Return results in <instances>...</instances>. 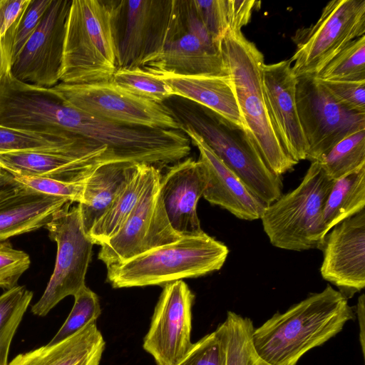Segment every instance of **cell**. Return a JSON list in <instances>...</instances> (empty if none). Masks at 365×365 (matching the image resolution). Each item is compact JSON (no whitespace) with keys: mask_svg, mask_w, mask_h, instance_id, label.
I'll return each instance as SVG.
<instances>
[{"mask_svg":"<svg viewBox=\"0 0 365 365\" xmlns=\"http://www.w3.org/2000/svg\"><path fill=\"white\" fill-rule=\"evenodd\" d=\"M354 318L348 299L328 284L255 329L253 344L271 365H297L307 351L334 337Z\"/></svg>","mask_w":365,"mask_h":365,"instance_id":"6da1fadb","label":"cell"},{"mask_svg":"<svg viewBox=\"0 0 365 365\" xmlns=\"http://www.w3.org/2000/svg\"><path fill=\"white\" fill-rule=\"evenodd\" d=\"M243 126L269 168L282 176L298 163L283 148L267 109L262 83L264 56L241 30H228L220 43Z\"/></svg>","mask_w":365,"mask_h":365,"instance_id":"7a4b0ae2","label":"cell"},{"mask_svg":"<svg viewBox=\"0 0 365 365\" xmlns=\"http://www.w3.org/2000/svg\"><path fill=\"white\" fill-rule=\"evenodd\" d=\"M117 69L110 0H72L63 44L60 81H109Z\"/></svg>","mask_w":365,"mask_h":365,"instance_id":"3957f363","label":"cell"},{"mask_svg":"<svg viewBox=\"0 0 365 365\" xmlns=\"http://www.w3.org/2000/svg\"><path fill=\"white\" fill-rule=\"evenodd\" d=\"M229 250L205 232L181 237L107 268V280L113 288L165 285L203 276L223 266Z\"/></svg>","mask_w":365,"mask_h":365,"instance_id":"277c9868","label":"cell"},{"mask_svg":"<svg viewBox=\"0 0 365 365\" xmlns=\"http://www.w3.org/2000/svg\"><path fill=\"white\" fill-rule=\"evenodd\" d=\"M335 180L312 162L299 185L267 205L260 220L270 243L280 249H320L327 235L324 208Z\"/></svg>","mask_w":365,"mask_h":365,"instance_id":"5b68a950","label":"cell"},{"mask_svg":"<svg viewBox=\"0 0 365 365\" xmlns=\"http://www.w3.org/2000/svg\"><path fill=\"white\" fill-rule=\"evenodd\" d=\"M267 205L282 195V178L264 161L245 128L195 103L173 110Z\"/></svg>","mask_w":365,"mask_h":365,"instance_id":"8992f818","label":"cell"},{"mask_svg":"<svg viewBox=\"0 0 365 365\" xmlns=\"http://www.w3.org/2000/svg\"><path fill=\"white\" fill-rule=\"evenodd\" d=\"M71 107L114 123L181 130L172 108L135 96L111 81L86 84L58 83L53 87Z\"/></svg>","mask_w":365,"mask_h":365,"instance_id":"52a82bcc","label":"cell"},{"mask_svg":"<svg viewBox=\"0 0 365 365\" xmlns=\"http://www.w3.org/2000/svg\"><path fill=\"white\" fill-rule=\"evenodd\" d=\"M117 68H143L163 49L173 0H110Z\"/></svg>","mask_w":365,"mask_h":365,"instance_id":"ba28073f","label":"cell"},{"mask_svg":"<svg viewBox=\"0 0 365 365\" xmlns=\"http://www.w3.org/2000/svg\"><path fill=\"white\" fill-rule=\"evenodd\" d=\"M68 203L44 227L57 245L53 274L31 312L44 317L63 299L74 296L85 284L93 243L86 233L78 205Z\"/></svg>","mask_w":365,"mask_h":365,"instance_id":"9c48e42d","label":"cell"},{"mask_svg":"<svg viewBox=\"0 0 365 365\" xmlns=\"http://www.w3.org/2000/svg\"><path fill=\"white\" fill-rule=\"evenodd\" d=\"M160 170L150 165L143 192L122 227L101 245L98 257L117 265L181 237L171 227L160 195Z\"/></svg>","mask_w":365,"mask_h":365,"instance_id":"30bf717a","label":"cell"},{"mask_svg":"<svg viewBox=\"0 0 365 365\" xmlns=\"http://www.w3.org/2000/svg\"><path fill=\"white\" fill-rule=\"evenodd\" d=\"M365 34V0H333L304 29L289 58L297 77L316 76L350 42Z\"/></svg>","mask_w":365,"mask_h":365,"instance_id":"8fae6325","label":"cell"},{"mask_svg":"<svg viewBox=\"0 0 365 365\" xmlns=\"http://www.w3.org/2000/svg\"><path fill=\"white\" fill-rule=\"evenodd\" d=\"M296 103L307 145L306 160L311 163L346 137L365 130V114L340 105L314 76L297 77Z\"/></svg>","mask_w":365,"mask_h":365,"instance_id":"7c38bea8","label":"cell"},{"mask_svg":"<svg viewBox=\"0 0 365 365\" xmlns=\"http://www.w3.org/2000/svg\"><path fill=\"white\" fill-rule=\"evenodd\" d=\"M194 299L182 280L164 285L143 344L158 365H177L191 349Z\"/></svg>","mask_w":365,"mask_h":365,"instance_id":"4fadbf2b","label":"cell"},{"mask_svg":"<svg viewBox=\"0 0 365 365\" xmlns=\"http://www.w3.org/2000/svg\"><path fill=\"white\" fill-rule=\"evenodd\" d=\"M71 1L52 0L38 28L11 66L10 71L16 78L45 88L58 83Z\"/></svg>","mask_w":365,"mask_h":365,"instance_id":"5bb4252c","label":"cell"},{"mask_svg":"<svg viewBox=\"0 0 365 365\" xmlns=\"http://www.w3.org/2000/svg\"><path fill=\"white\" fill-rule=\"evenodd\" d=\"M320 250L323 279L347 299L361 291L365 287V208L332 227Z\"/></svg>","mask_w":365,"mask_h":365,"instance_id":"9a60e30c","label":"cell"},{"mask_svg":"<svg viewBox=\"0 0 365 365\" xmlns=\"http://www.w3.org/2000/svg\"><path fill=\"white\" fill-rule=\"evenodd\" d=\"M262 83L269 114L283 148L296 162L306 160L307 145L296 103L297 77L289 59L264 63Z\"/></svg>","mask_w":365,"mask_h":365,"instance_id":"2e32d148","label":"cell"},{"mask_svg":"<svg viewBox=\"0 0 365 365\" xmlns=\"http://www.w3.org/2000/svg\"><path fill=\"white\" fill-rule=\"evenodd\" d=\"M207 183L201 161L188 158L170 167L161 176L160 195L173 229L180 237L202 234L197 213L199 199Z\"/></svg>","mask_w":365,"mask_h":365,"instance_id":"e0dca14e","label":"cell"},{"mask_svg":"<svg viewBox=\"0 0 365 365\" xmlns=\"http://www.w3.org/2000/svg\"><path fill=\"white\" fill-rule=\"evenodd\" d=\"M181 130L200 153L207 183L202 197L210 203L220 206L239 219H260L267 205L230 170L191 127L182 125Z\"/></svg>","mask_w":365,"mask_h":365,"instance_id":"ac0fdd59","label":"cell"},{"mask_svg":"<svg viewBox=\"0 0 365 365\" xmlns=\"http://www.w3.org/2000/svg\"><path fill=\"white\" fill-rule=\"evenodd\" d=\"M143 68L151 73L182 76H227L220 52L186 31L178 22L173 7L162 51Z\"/></svg>","mask_w":365,"mask_h":365,"instance_id":"d6986e66","label":"cell"},{"mask_svg":"<svg viewBox=\"0 0 365 365\" xmlns=\"http://www.w3.org/2000/svg\"><path fill=\"white\" fill-rule=\"evenodd\" d=\"M113 161L106 155L81 156L64 152L0 153V167L12 175H33L68 182H84L100 165Z\"/></svg>","mask_w":365,"mask_h":365,"instance_id":"ffe728a7","label":"cell"},{"mask_svg":"<svg viewBox=\"0 0 365 365\" xmlns=\"http://www.w3.org/2000/svg\"><path fill=\"white\" fill-rule=\"evenodd\" d=\"M68 200L23 186L0 200V242L44 227Z\"/></svg>","mask_w":365,"mask_h":365,"instance_id":"44dd1931","label":"cell"},{"mask_svg":"<svg viewBox=\"0 0 365 365\" xmlns=\"http://www.w3.org/2000/svg\"><path fill=\"white\" fill-rule=\"evenodd\" d=\"M140 164L128 161L105 163L87 178L81 201L78 204L87 235L123 192Z\"/></svg>","mask_w":365,"mask_h":365,"instance_id":"7402d4cb","label":"cell"},{"mask_svg":"<svg viewBox=\"0 0 365 365\" xmlns=\"http://www.w3.org/2000/svg\"><path fill=\"white\" fill-rule=\"evenodd\" d=\"M105 345L93 321L60 342L16 355L7 365H99Z\"/></svg>","mask_w":365,"mask_h":365,"instance_id":"603a6c76","label":"cell"},{"mask_svg":"<svg viewBox=\"0 0 365 365\" xmlns=\"http://www.w3.org/2000/svg\"><path fill=\"white\" fill-rule=\"evenodd\" d=\"M150 72V71H149ZM151 73V72H150ZM165 81L176 96L205 107L244 128L235 95L228 76H182L152 73Z\"/></svg>","mask_w":365,"mask_h":365,"instance_id":"cb8c5ba5","label":"cell"},{"mask_svg":"<svg viewBox=\"0 0 365 365\" xmlns=\"http://www.w3.org/2000/svg\"><path fill=\"white\" fill-rule=\"evenodd\" d=\"M22 151L64 152L81 156L113 157L106 147L81 137L37 133L0 125V153Z\"/></svg>","mask_w":365,"mask_h":365,"instance_id":"d4e9b609","label":"cell"},{"mask_svg":"<svg viewBox=\"0 0 365 365\" xmlns=\"http://www.w3.org/2000/svg\"><path fill=\"white\" fill-rule=\"evenodd\" d=\"M365 208V165L334 180L324 208L327 233Z\"/></svg>","mask_w":365,"mask_h":365,"instance_id":"484cf974","label":"cell"},{"mask_svg":"<svg viewBox=\"0 0 365 365\" xmlns=\"http://www.w3.org/2000/svg\"><path fill=\"white\" fill-rule=\"evenodd\" d=\"M150 165L140 164L138 171L123 192L106 213L93 227L88 236L94 245L103 244L117 233L125 222L143 192Z\"/></svg>","mask_w":365,"mask_h":365,"instance_id":"4316f807","label":"cell"},{"mask_svg":"<svg viewBox=\"0 0 365 365\" xmlns=\"http://www.w3.org/2000/svg\"><path fill=\"white\" fill-rule=\"evenodd\" d=\"M226 331V365H271L255 349L252 321L228 312L223 322Z\"/></svg>","mask_w":365,"mask_h":365,"instance_id":"83f0119b","label":"cell"},{"mask_svg":"<svg viewBox=\"0 0 365 365\" xmlns=\"http://www.w3.org/2000/svg\"><path fill=\"white\" fill-rule=\"evenodd\" d=\"M24 286L6 290L0 296V365H7L10 346L33 298Z\"/></svg>","mask_w":365,"mask_h":365,"instance_id":"f1b7e54d","label":"cell"},{"mask_svg":"<svg viewBox=\"0 0 365 365\" xmlns=\"http://www.w3.org/2000/svg\"><path fill=\"white\" fill-rule=\"evenodd\" d=\"M317 162L333 180L365 165V130L344 138Z\"/></svg>","mask_w":365,"mask_h":365,"instance_id":"f546056e","label":"cell"},{"mask_svg":"<svg viewBox=\"0 0 365 365\" xmlns=\"http://www.w3.org/2000/svg\"><path fill=\"white\" fill-rule=\"evenodd\" d=\"M110 81L135 96L158 103L175 96L165 81L140 67L117 68Z\"/></svg>","mask_w":365,"mask_h":365,"instance_id":"4dcf8cb0","label":"cell"},{"mask_svg":"<svg viewBox=\"0 0 365 365\" xmlns=\"http://www.w3.org/2000/svg\"><path fill=\"white\" fill-rule=\"evenodd\" d=\"M314 77L329 81H365V35L350 42Z\"/></svg>","mask_w":365,"mask_h":365,"instance_id":"1f68e13d","label":"cell"},{"mask_svg":"<svg viewBox=\"0 0 365 365\" xmlns=\"http://www.w3.org/2000/svg\"><path fill=\"white\" fill-rule=\"evenodd\" d=\"M52 0H31L17 21L1 38L10 66L40 24Z\"/></svg>","mask_w":365,"mask_h":365,"instance_id":"d6a6232c","label":"cell"},{"mask_svg":"<svg viewBox=\"0 0 365 365\" xmlns=\"http://www.w3.org/2000/svg\"><path fill=\"white\" fill-rule=\"evenodd\" d=\"M74 304L66 321L48 343L54 344L75 334L101 314L97 294L86 285L74 296Z\"/></svg>","mask_w":365,"mask_h":365,"instance_id":"836d02e7","label":"cell"},{"mask_svg":"<svg viewBox=\"0 0 365 365\" xmlns=\"http://www.w3.org/2000/svg\"><path fill=\"white\" fill-rule=\"evenodd\" d=\"M227 339L223 322L192 344L177 365H226Z\"/></svg>","mask_w":365,"mask_h":365,"instance_id":"e575fe53","label":"cell"},{"mask_svg":"<svg viewBox=\"0 0 365 365\" xmlns=\"http://www.w3.org/2000/svg\"><path fill=\"white\" fill-rule=\"evenodd\" d=\"M14 180L32 190L66 198L71 202H81L84 182H68L53 178L33 175H13Z\"/></svg>","mask_w":365,"mask_h":365,"instance_id":"d590c367","label":"cell"},{"mask_svg":"<svg viewBox=\"0 0 365 365\" xmlns=\"http://www.w3.org/2000/svg\"><path fill=\"white\" fill-rule=\"evenodd\" d=\"M31 264L29 255L14 249L7 240L0 243V288L9 290L16 286Z\"/></svg>","mask_w":365,"mask_h":365,"instance_id":"8d00e7d4","label":"cell"},{"mask_svg":"<svg viewBox=\"0 0 365 365\" xmlns=\"http://www.w3.org/2000/svg\"><path fill=\"white\" fill-rule=\"evenodd\" d=\"M317 79V78H316ZM319 81L333 98L349 110L365 114V81Z\"/></svg>","mask_w":365,"mask_h":365,"instance_id":"74e56055","label":"cell"},{"mask_svg":"<svg viewBox=\"0 0 365 365\" xmlns=\"http://www.w3.org/2000/svg\"><path fill=\"white\" fill-rule=\"evenodd\" d=\"M194 5L208 31L218 44L227 31L222 0H193Z\"/></svg>","mask_w":365,"mask_h":365,"instance_id":"f35d334b","label":"cell"},{"mask_svg":"<svg viewBox=\"0 0 365 365\" xmlns=\"http://www.w3.org/2000/svg\"><path fill=\"white\" fill-rule=\"evenodd\" d=\"M227 30H241L250 21L257 1L254 0H222Z\"/></svg>","mask_w":365,"mask_h":365,"instance_id":"ab89813d","label":"cell"},{"mask_svg":"<svg viewBox=\"0 0 365 365\" xmlns=\"http://www.w3.org/2000/svg\"><path fill=\"white\" fill-rule=\"evenodd\" d=\"M31 0H0V38L17 21Z\"/></svg>","mask_w":365,"mask_h":365,"instance_id":"60d3db41","label":"cell"},{"mask_svg":"<svg viewBox=\"0 0 365 365\" xmlns=\"http://www.w3.org/2000/svg\"><path fill=\"white\" fill-rule=\"evenodd\" d=\"M21 187L22 185L14 180V176L5 170L0 175V200L14 194Z\"/></svg>","mask_w":365,"mask_h":365,"instance_id":"b9f144b4","label":"cell"},{"mask_svg":"<svg viewBox=\"0 0 365 365\" xmlns=\"http://www.w3.org/2000/svg\"><path fill=\"white\" fill-rule=\"evenodd\" d=\"M365 297L364 294H362L358 299L356 304V314L358 317L359 327V342L362 354L364 356L365 353V323H364V314H365Z\"/></svg>","mask_w":365,"mask_h":365,"instance_id":"7bdbcfd3","label":"cell"},{"mask_svg":"<svg viewBox=\"0 0 365 365\" xmlns=\"http://www.w3.org/2000/svg\"><path fill=\"white\" fill-rule=\"evenodd\" d=\"M10 69V66L6 58L0 38V84L5 73Z\"/></svg>","mask_w":365,"mask_h":365,"instance_id":"ee69618b","label":"cell"},{"mask_svg":"<svg viewBox=\"0 0 365 365\" xmlns=\"http://www.w3.org/2000/svg\"><path fill=\"white\" fill-rule=\"evenodd\" d=\"M4 172H5V170H4L1 169V170H0V175H1L2 173H4Z\"/></svg>","mask_w":365,"mask_h":365,"instance_id":"f6af8a7d","label":"cell"},{"mask_svg":"<svg viewBox=\"0 0 365 365\" xmlns=\"http://www.w3.org/2000/svg\"><path fill=\"white\" fill-rule=\"evenodd\" d=\"M2 169L1 167H0V170Z\"/></svg>","mask_w":365,"mask_h":365,"instance_id":"bcb514c9","label":"cell"}]
</instances>
